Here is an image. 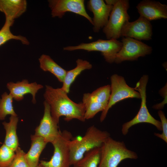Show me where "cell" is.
<instances>
[{
	"label": "cell",
	"mask_w": 167,
	"mask_h": 167,
	"mask_svg": "<svg viewBox=\"0 0 167 167\" xmlns=\"http://www.w3.org/2000/svg\"><path fill=\"white\" fill-rule=\"evenodd\" d=\"M44 97L49 105L52 117L58 124L61 116H64V120L67 122L74 119L81 122L85 121L84 104L73 101L61 88H55L46 85Z\"/></svg>",
	"instance_id": "obj_1"
},
{
	"label": "cell",
	"mask_w": 167,
	"mask_h": 167,
	"mask_svg": "<svg viewBox=\"0 0 167 167\" xmlns=\"http://www.w3.org/2000/svg\"><path fill=\"white\" fill-rule=\"evenodd\" d=\"M110 136L106 131H102L94 125L89 127L84 136L80 139L71 140L69 143L70 165H73L90 150L100 147Z\"/></svg>",
	"instance_id": "obj_2"
},
{
	"label": "cell",
	"mask_w": 167,
	"mask_h": 167,
	"mask_svg": "<svg viewBox=\"0 0 167 167\" xmlns=\"http://www.w3.org/2000/svg\"><path fill=\"white\" fill-rule=\"evenodd\" d=\"M138 157L137 153L128 149L123 141L115 140L110 136L101 147L98 167H117L125 159H136Z\"/></svg>",
	"instance_id": "obj_3"
},
{
	"label": "cell",
	"mask_w": 167,
	"mask_h": 167,
	"mask_svg": "<svg viewBox=\"0 0 167 167\" xmlns=\"http://www.w3.org/2000/svg\"><path fill=\"white\" fill-rule=\"evenodd\" d=\"M148 79L147 75L142 76L136 84L135 90L138 91L140 95L141 106L138 113L131 120L124 123L122 126L121 132L122 134L126 135L130 128L133 126L142 123H147L155 126L157 129L162 131L161 122L155 119L149 112L146 105V86Z\"/></svg>",
	"instance_id": "obj_4"
},
{
	"label": "cell",
	"mask_w": 167,
	"mask_h": 167,
	"mask_svg": "<svg viewBox=\"0 0 167 167\" xmlns=\"http://www.w3.org/2000/svg\"><path fill=\"white\" fill-rule=\"evenodd\" d=\"M129 7L127 0H118L113 6L108 22L103 28V32L108 40H117L121 37L122 28L130 19L127 12Z\"/></svg>",
	"instance_id": "obj_5"
},
{
	"label": "cell",
	"mask_w": 167,
	"mask_h": 167,
	"mask_svg": "<svg viewBox=\"0 0 167 167\" xmlns=\"http://www.w3.org/2000/svg\"><path fill=\"white\" fill-rule=\"evenodd\" d=\"M110 81V96L106 107L102 112L100 118L101 122L106 118L109 109L117 103L127 98L140 99L139 93L129 86L122 76L114 74L111 76Z\"/></svg>",
	"instance_id": "obj_6"
},
{
	"label": "cell",
	"mask_w": 167,
	"mask_h": 167,
	"mask_svg": "<svg viewBox=\"0 0 167 167\" xmlns=\"http://www.w3.org/2000/svg\"><path fill=\"white\" fill-rule=\"evenodd\" d=\"M72 138L71 133L67 130L61 132L59 136L52 143L54 152L48 161H41L43 167H70L69 143Z\"/></svg>",
	"instance_id": "obj_7"
},
{
	"label": "cell",
	"mask_w": 167,
	"mask_h": 167,
	"mask_svg": "<svg viewBox=\"0 0 167 167\" xmlns=\"http://www.w3.org/2000/svg\"><path fill=\"white\" fill-rule=\"evenodd\" d=\"M122 43L117 39L104 40L99 39L89 43H81L76 46H69L63 48V50L73 51L83 50L88 52H100L105 61L109 63L114 62L117 54L120 51Z\"/></svg>",
	"instance_id": "obj_8"
},
{
	"label": "cell",
	"mask_w": 167,
	"mask_h": 167,
	"mask_svg": "<svg viewBox=\"0 0 167 167\" xmlns=\"http://www.w3.org/2000/svg\"><path fill=\"white\" fill-rule=\"evenodd\" d=\"M122 46L117 54L114 62L120 63L126 61L137 60L139 58L151 54V47L133 38L123 37Z\"/></svg>",
	"instance_id": "obj_9"
},
{
	"label": "cell",
	"mask_w": 167,
	"mask_h": 167,
	"mask_svg": "<svg viewBox=\"0 0 167 167\" xmlns=\"http://www.w3.org/2000/svg\"><path fill=\"white\" fill-rule=\"evenodd\" d=\"M49 6L53 17L61 18L67 12H71L86 18L92 24V18L86 11L84 0H49Z\"/></svg>",
	"instance_id": "obj_10"
},
{
	"label": "cell",
	"mask_w": 167,
	"mask_h": 167,
	"mask_svg": "<svg viewBox=\"0 0 167 167\" xmlns=\"http://www.w3.org/2000/svg\"><path fill=\"white\" fill-rule=\"evenodd\" d=\"M152 34V26L150 21L141 16L134 21L126 23L121 32V36L139 40H150Z\"/></svg>",
	"instance_id": "obj_11"
},
{
	"label": "cell",
	"mask_w": 167,
	"mask_h": 167,
	"mask_svg": "<svg viewBox=\"0 0 167 167\" xmlns=\"http://www.w3.org/2000/svg\"><path fill=\"white\" fill-rule=\"evenodd\" d=\"M44 113L39 125L35 130V135L43 138L47 143H51L59 136L58 123L51 116L49 105L45 101L44 102Z\"/></svg>",
	"instance_id": "obj_12"
},
{
	"label": "cell",
	"mask_w": 167,
	"mask_h": 167,
	"mask_svg": "<svg viewBox=\"0 0 167 167\" xmlns=\"http://www.w3.org/2000/svg\"><path fill=\"white\" fill-rule=\"evenodd\" d=\"M87 7L93 15V31L98 32L107 24L113 6L107 5L103 0H90Z\"/></svg>",
	"instance_id": "obj_13"
},
{
	"label": "cell",
	"mask_w": 167,
	"mask_h": 167,
	"mask_svg": "<svg viewBox=\"0 0 167 167\" xmlns=\"http://www.w3.org/2000/svg\"><path fill=\"white\" fill-rule=\"evenodd\" d=\"M136 7L140 16L149 21L167 18V6L159 2L143 0Z\"/></svg>",
	"instance_id": "obj_14"
},
{
	"label": "cell",
	"mask_w": 167,
	"mask_h": 167,
	"mask_svg": "<svg viewBox=\"0 0 167 167\" xmlns=\"http://www.w3.org/2000/svg\"><path fill=\"white\" fill-rule=\"evenodd\" d=\"M6 86L10 92V94L15 100L17 101H21L25 95L30 94L32 96V101L34 104L36 102L35 99L36 93L39 90L43 87V85L36 82L29 83L26 79L15 83L9 82L7 84Z\"/></svg>",
	"instance_id": "obj_15"
},
{
	"label": "cell",
	"mask_w": 167,
	"mask_h": 167,
	"mask_svg": "<svg viewBox=\"0 0 167 167\" xmlns=\"http://www.w3.org/2000/svg\"><path fill=\"white\" fill-rule=\"evenodd\" d=\"M27 7L25 0H0V11L5 14L6 20L13 23L26 11Z\"/></svg>",
	"instance_id": "obj_16"
},
{
	"label": "cell",
	"mask_w": 167,
	"mask_h": 167,
	"mask_svg": "<svg viewBox=\"0 0 167 167\" xmlns=\"http://www.w3.org/2000/svg\"><path fill=\"white\" fill-rule=\"evenodd\" d=\"M30 148L25 158L29 167H35L38 165L39 157L48 143L42 137L35 135L31 136Z\"/></svg>",
	"instance_id": "obj_17"
},
{
	"label": "cell",
	"mask_w": 167,
	"mask_h": 167,
	"mask_svg": "<svg viewBox=\"0 0 167 167\" xmlns=\"http://www.w3.org/2000/svg\"><path fill=\"white\" fill-rule=\"evenodd\" d=\"M76 66L73 69L67 71L61 88L67 93L69 92L70 87L77 76L84 71L91 69L92 64L88 61L78 59L76 61Z\"/></svg>",
	"instance_id": "obj_18"
},
{
	"label": "cell",
	"mask_w": 167,
	"mask_h": 167,
	"mask_svg": "<svg viewBox=\"0 0 167 167\" xmlns=\"http://www.w3.org/2000/svg\"><path fill=\"white\" fill-rule=\"evenodd\" d=\"M18 118L17 116H11L8 122L2 123L6 131V136L4 144L15 151L19 145L16 133Z\"/></svg>",
	"instance_id": "obj_19"
},
{
	"label": "cell",
	"mask_w": 167,
	"mask_h": 167,
	"mask_svg": "<svg viewBox=\"0 0 167 167\" xmlns=\"http://www.w3.org/2000/svg\"><path fill=\"white\" fill-rule=\"evenodd\" d=\"M39 61L40 67L43 71L50 72L59 82H63L67 71L55 62L49 55H42Z\"/></svg>",
	"instance_id": "obj_20"
},
{
	"label": "cell",
	"mask_w": 167,
	"mask_h": 167,
	"mask_svg": "<svg viewBox=\"0 0 167 167\" xmlns=\"http://www.w3.org/2000/svg\"><path fill=\"white\" fill-rule=\"evenodd\" d=\"M101 147L93 148L86 152L73 167H98L100 158Z\"/></svg>",
	"instance_id": "obj_21"
},
{
	"label": "cell",
	"mask_w": 167,
	"mask_h": 167,
	"mask_svg": "<svg viewBox=\"0 0 167 167\" xmlns=\"http://www.w3.org/2000/svg\"><path fill=\"white\" fill-rule=\"evenodd\" d=\"M82 103L85 107L84 118L88 120L92 118L98 112L103 111L107 105L94 101L90 98L87 93L83 96Z\"/></svg>",
	"instance_id": "obj_22"
},
{
	"label": "cell",
	"mask_w": 167,
	"mask_h": 167,
	"mask_svg": "<svg viewBox=\"0 0 167 167\" xmlns=\"http://www.w3.org/2000/svg\"><path fill=\"white\" fill-rule=\"evenodd\" d=\"M13 24L6 20L4 26L0 30V46L11 39L19 40L23 44L29 45V42L25 37L20 35H15L11 32L10 28Z\"/></svg>",
	"instance_id": "obj_23"
},
{
	"label": "cell",
	"mask_w": 167,
	"mask_h": 167,
	"mask_svg": "<svg viewBox=\"0 0 167 167\" xmlns=\"http://www.w3.org/2000/svg\"><path fill=\"white\" fill-rule=\"evenodd\" d=\"M13 98L9 93L4 92L0 99V120L5 119L8 115L17 116L13 106Z\"/></svg>",
	"instance_id": "obj_24"
},
{
	"label": "cell",
	"mask_w": 167,
	"mask_h": 167,
	"mask_svg": "<svg viewBox=\"0 0 167 167\" xmlns=\"http://www.w3.org/2000/svg\"><path fill=\"white\" fill-rule=\"evenodd\" d=\"M110 92V85H107L98 88L91 93H87L89 97L92 100L107 105Z\"/></svg>",
	"instance_id": "obj_25"
},
{
	"label": "cell",
	"mask_w": 167,
	"mask_h": 167,
	"mask_svg": "<svg viewBox=\"0 0 167 167\" xmlns=\"http://www.w3.org/2000/svg\"><path fill=\"white\" fill-rule=\"evenodd\" d=\"M15 156V151L3 143L0 148V167H9Z\"/></svg>",
	"instance_id": "obj_26"
},
{
	"label": "cell",
	"mask_w": 167,
	"mask_h": 167,
	"mask_svg": "<svg viewBox=\"0 0 167 167\" xmlns=\"http://www.w3.org/2000/svg\"><path fill=\"white\" fill-rule=\"evenodd\" d=\"M15 156L8 167H29L25 158V153L19 147L15 151Z\"/></svg>",
	"instance_id": "obj_27"
},
{
	"label": "cell",
	"mask_w": 167,
	"mask_h": 167,
	"mask_svg": "<svg viewBox=\"0 0 167 167\" xmlns=\"http://www.w3.org/2000/svg\"><path fill=\"white\" fill-rule=\"evenodd\" d=\"M158 114L161 119V122L162 126L161 134L155 133L154 135L156 137L159 138L166 143H167V119L164 113L161 110L158 112Z\"/></svg>",
	"instance_id": "obj_28"
},
{
	"label": "cell",
	"mask_w": 167,
	"mask_h": 167,
	"mask_svg": "<svg viewBox=\"0 0 167 167\" xmlns=\"http://www.w3.org/2000/svg\"><path fill=\"white\" fill-rule=\"evenodd\" d=\"M118 0H106L105 2L107 5L113 6L117 2Z\"/></svg>",
	"instance_id": "obj_29"
},
{
	"label": "cell",
	"mask_w": 167,
	"mask_h": 167,
	"mask_svg": "<svg viewBox=\"0 0 167 167\" xmlns=\"http://www.w3.org/2000/svg\"><path fill=\"white\" fill-rule=\"evenodd\" d=\"M35 167H43L40 164Z\"/></svg>",
	"instance_id": "obj_30"
}]
</instances>
